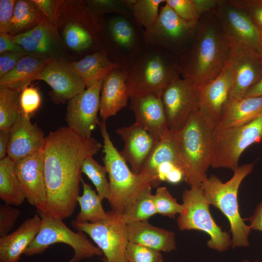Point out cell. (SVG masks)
<instances>
[{
  "label": "cell",
  "instance_id": "cell-1",
  "mask_svg": "<svg viewBox=\"0 0 262 262\" xmlns=\"http://www.w3.org/2000/svg\"><path fill=\"white\" fill-rule=\"evenodd\" d=\"M102 147L95 139L84 137L68 127L48 134L43 149L47 199L38 212L62 220L73 214L78 204L83 162Z\"/></svg>",
  "mask_w": 262,
  "mask_h": 262
},
{
  "label": "cell",
  "instance_id": "cell-2",
  "mask_svg": "<svg viewBox=\"0 0 262 262\" xmlns=\"http://www.w3.org/2000/svg\"><path fill=\"white\" fill-rule=\"evenodd\" d=\"M229 50V38L214 14H204L190 46L180 58V76L196 86L213 81L224 67Z\"/></svg>",
  "mask_w": 262,
  "mask_h": 262
},
{
  "label": "cell",
  "instance_id": "cell-3",
  "mask_svg": "<svg viewBox=\"0 0 262 262\" xmlns=\"http://www.w3.org/2000/svg\"><path fill=\"white\" fill-rule=\"evenodd\" d=\"M216 126L213 119L198 107L178 131L176 139L184 174L190 187H200L208 178L212 162L213 135Z\"/></svg>",
  "mask_w": 262,
  "mask_h": 262
},
{
  "label": "cell",
  "instance_id": "cell-4",
  "mask_svg": "<svg viewBox=\"0 0 262 262\" xmlns=\"http://www.w3.org/2000/svg\"><path fill=\"white\" fill-rule=\"evenodd\" d=\"M122 69L129 98L146 93L161 96L164 88L180 76V58L162 49L145 45L127 60Z\"/></svg>",
  "mask_w": 262,
  "mask_h": 262
},
{
  "label": "cell",
  "instance_id": "cell-5",
  "mask_svg": "<svg viewBox=\"0 0 262 262\" xmlns=\"http://www.w3.org/2000/svg\"><path fill=\"white\" fill-rule=\"evenodd\" d=\"M254 163L239 166L232 177L223 182L217 177L211 175L200 186L210 205L218 209L228 219L232 234L233 248L247 247L251 229L241 217L238 207V192L244 179L252 171Z\"/></svg>",
  "mask_w": 262,
  "mask_h": 262
},
{
  "label": "cell",
  "instance_id": "cell-6",
  "mask_svg": "<svg viewBox=\"0 0 262 262\" xmlns=\"http://www.w3.org/2000/svg\"><path fill=\"white\" fill-rule=\"evenodd\" d=\"M103 138L104 166L109 176L110 196L112 210L121 214L136 198L146 184L139 174L130 169L127 162L114 145L107 131L105 120L99 121Z\"/></svg>",
  "mask_w": 262,
  "mask_h": 262
},
{
  "label": "cell",
  "instance_id": "cell-7",
  "mask_svg": "<svg viewBox=\"0 0 262 262\" xmlns=\"http://www.w3.org/2000/svg\"><path fill=\"white\" fill-rule=\"evenodd\" d=\"M262 140V113L242 126L215 127L213 135L211 166L235 170L239 166L243 152Z\"/></svg>",
  "mask_w": 262,
  "mask_h": 262
},
{
  "label": "cell",
  "instance_id": "cell-8",
  "mask_svg": "<svg viewBox=\"0 0 262 262\" xmlns=\"http://www.w3.org/2000/svg\"><path fill=\"white\" fill-rule=\"evenodd\" d=\"M182 200V211L177 218L179 229L202 231L210 236L207 243L210 248L221 252L228 250L232 244L230 235L215 222L201 188L185 189Z\"/></svg>",
  "mask_w": 262,
  "mask_h": 262
},
{
  "label": "cell",
  "instance_id": "cell-9",
  "mask_svg": "<svg viewBox=\"0 0 262 262\" xmlns=\"http://www.w3.org/2000/svg\"><path fill=\"white\" fill-rule=\"evenodd\" d=\"M197 23L181 18L165 2L154 25L142 32L144 45L162 49L180 58L190 46Z\"/></svg>",
  "mask_w": 262,
  "mask_h": 262
},
{
  "label": "cell",
  "instance_id": "cell-10",
  "mask_svg": "<svg viewBox=\"0 0 262 262\" xmlns=\"http://www.w3.org/2000/svg\"><path fill=\"white\" fill-rule=\"evenodd\" d=\"M37 212L41 218L40 229L25 250V255L32 256L41 254L49 246L56 243H63L73 248L74 256L69 262H79L103 254L98 247L88 240L84 232H74L66 226L62 219Z\"/></svg>",
  "mask_w": 262,
  "mask_h": 262
},
{
  "label": "cell",
  "instance_id": "cell-11",
  "mask_svg": "<svg viewBox=\"0 0 262 262\" xmlns=\"http://www.w3.org/2000/svg\"><path fill=\"white\" fill-rule=\"evenodd\" d=\"M138 174L146 184L154 187L162 181L177 184L184 180L175 131L170 130L164 138L157 141Z\"/></svg>",
  "mask_w": 262,
  "mask_h": 262
},
{
  "label": "cell",
  "instance_id": "cell-12",
  "mask_svg": "<svg viewBox=\"0 0 262 262\" xmlns=\"http://www.w3.org/2000/svg\"><path fill=\"white\" fill-rule=\"evenodd\" d=\"M105 219L95 223H79L74 220L72 226L87 234L102 251L106 262H127L126 250L129 243L126 225L121 214L113 210L107 212Z\"/></svg>",
  "mask_w": 262,
  "mask_h": 262
},
{
  "label": "cell",
  "instance_id": "cell-13",
  "mask_svg": "<svg viewBox=\"0 0 262 262\" xmlns=\"http://www.w3.org/2000/svg\"><path fill=\"white\" fill-rule=\"evenodd\" d=\"M228 37L229 44L228 58L233 69V82L228 99H242L248 89L262 76V55L247 44Z\"/></svg>",
  "mask_w": 262,
  "mask_h": 262
},
{
  "label": "cell",
  "instance_id": "cell-14",
  "mask_svg": "<svg viewBox=\"0 0 262 262\" xmlns=\"http://www.w3.org/2000/svg\"><path fill=\"white\" fill-rule=\"evenodd\" d=\"M161 99L169 129L178 131L199 107L197 86L180 77L163 91Z\"/></svg>",
  "mask_w": 262,
  "mask_h": 262
},
{
  "label": "cell",
  "instance_id": "cell-15",
  "mask_svg": "<svg viewBox=\"0 0 262 262\" xmlns=\"http://www.w3.org/2000/svg\"><path fill=\"white\" fill-rule=\"evenodd\" d=\"M212 12L228 37L240 40L260 52L262 51V33L244 9L230 0H218Z\"/></svg>",
  "mask_w": 262,
  "mask_h": 262
},
{
  "label": "cell",
  "instance_id": "cell-16",
  "mask_svg": "<svg viewBox=\"0 0 262 262\" xmlns=\"http://www.w3.org/2000/svg\"><path fill=\"white\" fill-rule=\"evenodd\" d=\"M102 81L96 82L67 102L66 115L67 127L85 138L92 137V131L99 122L98 113Z\"/></svg>",
  "mask_w": 262,
  "mask_h": 262
},
{
  "label": "cell",
  "instance_id": "cell-17",
  "mask_svg": "<svg viewBox=\"0 0 262 262\" xmlns=\"http://www.w3.org/2000/svg\"><path fill=\"white\" fill-rule=\"evenodd\" d=\"M35 80L43 81L50 86L49 97L56 104L68 102L86 87L71 67L69 62L63 58L51 60L36 75Z\"/></svg>",
  "mask_w": 262,
  "mask_h": 262
},
{
  "label": "cell",
  "instance_id": "cell-18",
  "mask_svg": "<svg viewBox=\"0 0 262 262\" xmlns=\"http://www.w3.org/2000/svg\"><path fill=\"white\" fill-rule=\"evenodd\" d=\"M15 170L26 199L40 211L47 199L43 149L15 162Z\"/></svg>",
  "mask_w": 262,
  "mask_h": 262
},
{
  "label": "cell",
  "instance_id": "cell-19",
  "mask_svg": "<svg viewBox=\"0 0 262 262\" xmlns=\"http://www.w3.org/2000/svg\"><path fill=\"white\" fill-rule=\"evenodd\" d=\"M130 109L133 112L135 123L146 130L157 141L169 132L161 96L146 93L131 97Z\"/></svg>",
  "mask_w": 262,
  "mask_h": 262
},
{
  "label": "cell",
  "instance_id": "cell-20",
  "mask_svg": "<svg viewBox=\"0 0 262 262\" xmlns=\"http://www.w3.org/2000/svg\"><path fill=\"white\" fill-rule=\"evenodd\" d=\"M45 140L41 128L31 122L30 117L21 113L19 119L11 128L7 156L16 162L42 150Z\"/></svg>",
  "mask_w": 262,
  "mask_h": 262
},
{
  "label": "cell",
  "instance_id": "cell-21",
  "mask_svg": "<svg viewBox=\"0 0 262 262\" xmlns=\"http://www.w3.org/2000/svg\"><path fill=\"white\" fill-rule=\"evenodd\" d=\"M116 132L124 143L123 149L119 151L121 155L130 164L131 170L138 174L158 141L135 122L118 128Z\"/></svg>",
  "mask_w": 262,
  "mask_h": 262
},
{
  "label": "cell",
  "instance_id": "cell-22",
  "mask_svg": "<svg viewBox=\"0 0 262 262\" xmlns=\"http://www.w3.org/2000/svg\"><path fill=\"white\" fill-rule=\"evenodd\" d=\"M233 79V67L228 58L222 71L214 80L197 86L199 107L213 119L216 124L222 107L228 99Z\"/></svg>",
  "mask_w": 262,
  "mask_h": 262
},
{
  "label": "cell",
  "instance_id": "cell-23",
  "mask_svg": "<svg viewBox=\"0 0 262 262\" xmlns=\"http://www.w3.org/2000/svg\"><path fill=\"white\" fill-rule=\"evenodd\" d=\"M41 225V218L36 213L12 232L0 237V262H19L39 232Z\"/></svg>",
  "mask_w": 262,
  "mask_h": 262
},
{
  "label": "cell",
  "instance_id": "cell-24",
  "mask_svg": "<svg viewBox=\"0 0 262 262\" xmlns=\"http://www.w3.org/2000/svg\"><path fill=\"white\" fill-rule=\"evenodd\" d=\"M129 98L125 71L122 68L113 69L102 81L99 109L102 120L106 121L115 115L127 105Z\"/></svg>",
  "mask_w": 262,
  "mask_h": 262
},
{
  "label": "cell",
  "instance_id": "cell-25",
  "mask_svg": "<svg viewBox=\"0 0 262 262\" xmlns=\"http://www.w3.org/2000/svg\"><path fill=\"white\" fill-rule=\"evenodd\" d=\"M126 230L129 242L160 252H169L176 248L174 232L154 226L147 220L126 225Z\"/></svg>",
  "mask_w": 262,
  "mask_h": 262
},
{
  "label": "cell",
  "instance_id": "cell-26",
  "mask_svg": "<svg viewBox=\"0 0 262 262\" xmlns=\"http://www.w3.org/2000/svg\"><path fill=\"white\" fill-rule=\"evenodd\" d=\"M108 30L122 60V68L127 60L144 46L143 37L129 18L120 16L109 20Z\"/></svg>",
  "mask_w": 262,
  "mask_h": 262
},
{
  "label": "cell",
  "instance_id": "cell-27",
  "mask_svg": "<svg viewBox=\"0 0 262 262\" xmlns=\"http://www.w3.org/2000/svg\"><path fill=\"white\" fill-rule=\"evenodd\" d=\"M262 113V97L228 99L224 104L216 128L243 125Z\"/></svg>",
  "mask_w": 262,
  "mask_h": 262
},
{
  "label": "cell",
  "instance_id": "cell-28",
  "mask_svg": "<svg viewBox=\"0 0 262 262\" xmlns=\"http://www.w3.org/2000/svg\"><path fill=\"white\" fill-rule=\"evenodd\" d=\"M69 65L83 81L86 88L103 81L113 69L122 68L118 63L108 58L105 50L87 55L79 61H70Z\"/></svg>",
  "mask_w": 262,
  "mask_h": 262
},
{
  "label": "cell",
  "instance_id": "cell-29",
  "mask_svg": "<svg viewBox=\"0 0 262 262\" xmlns=\"http://www.w3.org/2000/svg\"><path fill=\"white\" fill-rule=\"evenodd\" d=\"M51 60L31 54L25 55L11 71L0 79V85L21 92Z\"/></svg>",
  "mask_w": 262,
  "mask_h": 262
},
{
  "label": "cell",
  "instance_id": "cell-30",
  "mask_svg": "<svg viewBox=\"0 0 262 262\" xmlns=\"http://www.w3.org/2000/svg\"><path fill=\"white\" fill-rule=\"evenodd\" d=\"M0 198L5 204L19 206L25 197L15 170V162L8 156L0 160Z\"/></svg>",
  "mask_w": 262,
  "mask_h": 262
},
{
  "label": "cell",
  "instance_id": "cell-31",
  "mask_svg": "<svg viewBox=\"0 0 262 262\" xmlns=\"http://www.w3.org/2000/svg\"><path fill=\"white\" fill-rule=\"evenodd\" d=\"M81 183L83 193L77 197L80 211L74 220L79 223H95L105 219L107 214L102 205L103 199L83 179Z\"/></svg>",
  "mask_w": 262,
  "mask_h": 262
},
{
  "label": "cell",
  "instance_id": "cell-32",
  "mask_svg": "<svg viewBox=\"0 0 262 262\" xmlns=\"http://www.w3.org/2000/svg\"><path fill=\"white\" fill-rule=\"evenodd\" d=\"M44 16L33 0L16 1L9 34L15 36L34 27Z\"/></svg>",
  "mask_w": 262,
  "mask_h": 262
},
{
  "label": "cell",
  "instance_id": "cell-33",
  "mask_svg": "<svg viewBox=\"0 0 262 262\" xmlns=\"http://www.w3.org/2000/svg\"><path fill=\"white\" fill-rule=\"evenodd\" d=\"M156 213L151 186L147 185L120 214L123 222L128 225L147 220Z\"/></svg>",
  "mask_w": 262,
  "mask_h": 262
},
{
  "label": "cell",
  "instance_id": "cell-34",
  "mask_svg": "<svg viewBox=\"0 0 262 262\" xmlns=\"http://www.w3.org/2000/svg\"><path fill=\"white\" fill-rule=\"evenodd\" d=\"M21 92L0 85V130L10 129L21 115Z\"/></svg>",
  "mask_w": 262,
  "mask_h": 262
},
{
  "label": "cell",
  "instance_id": "cell-35",
  "mask_svg": "<svg viewBox=\"0 0 262 262\" xmlns=\"http://www.w3.org/2000/svg\"><path fill=\"white\" fill-rule=\"evenodd\" d=\"M164 2L165 0H136L131 13L137 25L146 31L150 29L158 17L159 7Z\"/></svg>",
  "mask_w": 262,
  "mask_h": 262
},
{
  "label": "cell",
  "instance_id": "cell-36",
  "mask_svg": "<svg viewBox=\"0 0 262 262\" xmlns=\"http://www.w3.org/2000/svg\"><path fill=\"white\" fill-rule=\"evenodd\" d=\"M82 171L92 182L98 196L102 199L108 200L110 196L109 184L106 178L107 172L105 166L95 160L93 156H89L84 160Z\"/></svg>",
  "mask_w": 262,
  "mask_h": 262
},
{
  "label": "cell",
  "instance_id": "cell-37",
  "mask_svg": "<svg viewBox=\"0 0 262 262\" xmlns=\"http://www.w3.org/2000/svg\"><path fill=\"white\" fill-rule=\"evenodd\" d=\"M153 198L157 213L174 218L182 211V204L177 202L165 187H158Z\"/></svg>",
  "mask_w": 262,
  "mask_h": 262
},
{
  "label": "cell",
  "instance_id": "cell-38",
  "mask_svg": "<svg viewBox=\"0 0 262 262\" xmlns=\"http://www.w3.org/2000/svg\"><path fill=\"white\" fill-rule=\"evenodd\" d=\"M85 1L92 13L100 19L104 15L109 13L117 14L128 18L130 14L131 15V11L125 5L123 0H88Z\"/></svg>",
  "mask_w": 262,
  "mask_h": 262
},
{
  "label": "cell",
  "instance_id": "cell-39",
  "mask_svg": "<svg viewBox=\"0 0 262 262\" xmlns=\"http://www.w3.org/2000/svg\"><path fill=\"white\" fill-rule=\"evenodd\" d=\"M127 262H164L160 251L129 242L126 250Z\"/></svg>",
  "mask_w": 262,
  "mask_h": 262
},
{
  "label": "cell",
  "instance_id": "cell-40",
  "mask_svg": "<svg viewBox=\"0 0 262 262\" xmlns=\"http://www.w3.org/2000/svg\"><path fill=\"white\" fill-rule=\"evenodd\" d=\"M165 3L186 21L197 23L201 16L195 0H165Z\"/></svg>",
  "mask_w": 262,
  "mask_h": 262
},
{
  "label": "cell",
  "instance_id": "cell-41",
  "mask_svg": "<svg viewBox=\"0 0 262 262\" xmlns=\"http://www.w3.org/2000/svg\"><path fill=\"white\" fill-rule=\"evenodd\" d=\"M41 102V96L37 88L28 86L21 92L20 104L24 115L30 117L38 110Z\"/></svg>",
  "mask_w": 262,
  "mask_h": 262
},
{
  "label": "cell",
  "instance_id": "cell-42",
  "mask_svg": "<svg viewBox=\"0 0 262 262\" xmlns=\"http://www.w3.org/2000/svg\"><path fill=\"white\" fill-rule=\"evenodd\" d=\"M20 214V211L12 205L4 204L0 206V237L9 233Z\"/></svg>",
  "mask_w": 262,
  "mask_h": 262
},
{
  "label": "cell",
  "instance_id": "cell-43",
  "mask_svg": "<svg viewBox=\"0 0 262 262\" xmlns=\"http://www.w3.org/2000/svg\"><path fill=\"white\" fill-rule=\"evenodd\" d=\"M49 22L57 27L60 16L61 7L64 0H33Z\"/></svg>",
  "mask_w": 262,
  "mask_h": 262
},
{
  "label": "cell",
  "instance_id": "cell-44",
  "mask_svg": "<svg viewBox=\"0 0 262 262\" xmlns=\"http://www.w3.org/2000/svg\"><path fill=\"white\" fill-rule=\"evenodd\" d=\"M244 9L253 22L262 33V0H230Z\"/></svg>",
  "mask_w": 262,
  "mask_h": 262
},
{
  "label": "cell",
  "instance_id": "cell-45",
  "mask_svg": "<svg viewBox=\"0 0 262 262\" xmlns=\"http://www.w3.org/2000/svg\"><path fill=\"white\" fill-rule=\"evenodd\" d=\"M16 0H0V33H9Z\"/></svg>",
  "mask_w": 262,
  "mask_h": 262
},
{
  "label": "cell",
  "instance_id": "cell-46",
  "mask_svg": "<svg viewBox=\"0 0 262 262\" xmlns=\"http://www.w3.org/2000/svg\"><path fill=\"white\" fill-rule=\"evenodd\" d=\"M27 52H4L0 55V79L11 71Z\"/></svg>",
  "mask_w": 262,
  "mask_h": 262
},
{
  "label": "cell",
  "instance_id": "cell-47",
  "mask_svg": "<svg viewBox=\"0 0 262 262\" xmlns=\"http://www.w3.org/2000/svg\"><path fill=\"white\" fill-rule=\"evenodd\" d=\"M17 52L27 51L14 41L13 35L9 33H0V54Z\"/></svg>",
  "mask_w": 262,
  "mask_h": 262
},
{
  "label": "cell",
  "instance_id": "cell-48",
  "mask_svg": "<svg viewBox=\"0 0 262 262\" xmlns=\"http://www.w3.org/2000/svg\"><path fill=\"white\" fill-rule=\"evenodd\" d=\"M248 220L251 230L262 232V202L257 205L253 214Z\"/></svg>",
  "mask_w": 262,
  "mask_h": 262
},
{
  "label": "cell",
  "instance_id": "cell-49",
  "mask_svg": "<svg viewBox=\"0 0 262 262\" xmlns=\"http://www.w3.org/2000/svg\"><path fill=\"white\" fill-rule=\"evenodd\" d=\"M11 137V129L0 130V160L7 156V149Z\"/></svg>",
  "mask_w": 262,
  "mask_h": 262
},
{
  "label": "cell",
  "instance_id": "cell-50",
  "mask_svg": "<svg viewBox=\"0 0 262 262\" xmlns=\"http://www.w3.org/2000/svg\"><path fill=\"white\" fill-rule=\"evenodd\" d=\"M262 97V76L246 93L244 98Z\"/></svg>",
  "mask_w": 262,
  "mask_h": 262
},
{
  "label": "cell",
  "instance_id": "cell-51",
  "mask_svg": "<svg viewBox=\"0 0 262 262\" xmlns=\"http://www.w3.org/2000/svg\"><path fill=\"white\" fill-rule=\"evenodd\" d=\"M242 262H250V261H249L248 260H244ZM252 262H260L259 261H253Z\"/></svg>",
  "mask_w": 262,
  "mask_h": 262
},
{
  "label": "cell",
  "instance_id": "cell-52",
  "mask_svg": "<svg viewBox=\"0 0 262 262\" xmlns=\"http://www.w3.org/2000/svg\"><path fill=\"white\" fill-rule=\"evenodd\" d=\"M260 53H261V55H262V51L260 52Z\"/></svg>",
  "mask_w": 262,
  "mask_h": 262
},
{
  "label": "cell",
  "instance_id": "cell-53",
  "mask_svg": "<svg viewBox=\"0 0 262 262\" xmlns=\"http://www.w3.org/2000/svg\"></svg>",
  "mask_w": 262,
  "mask_h": 262
},
{
  "label": "cell",
  "instance_id": "cell-54",
  "mask_svg": "<svg viewBox=\"0 0 262 262\" xmlns=\"http://www.w3.org/2000/svg\"></svg>",
  "mask_w": 262,
  "mask_h": 262
},
{
  "label": "cell",
  "instance_id": "cell-55",
  "mask_svg": "<svg viewBox=\"0 0 262 262\" xmlns=\"http://www.w3.org/2000/svg\"></svg>",
  "mask_w": 262,
  "mask_h": 262
}]
</instances>
